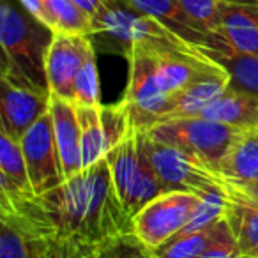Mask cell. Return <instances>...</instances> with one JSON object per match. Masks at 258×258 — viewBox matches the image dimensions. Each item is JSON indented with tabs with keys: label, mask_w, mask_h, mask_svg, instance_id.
<instances>
[{
	"label": "cell",
	"mask_w": 258,
	"mask_h": 258,
	"mask_svg": "<svg viewBox=\"0 0 258 258\" xmlns=\"http://www.w3.org/2000/svg\"><path fill=\"white\" fill-rule=\"evenodd\" d=\"M13 211L27 212L58 239L78 237L99 244L111 235L133 230V219L115 191L106 156Z\"/></svg>",
	"instance_id": "1"
},
{
	"label": "cell",
	"mask_w": 258,
	"mask_h": 258,
	"mask_svg": "<svg viewBox=\"0 0 258 258\" xmlns=\"http://www.w3.org/2000/svg\"><path fill=\"white\" fill-rule=\"evenodd\" d=\"M53 37V30L32 15L22 0H0L2 78L50 92L46 60Z\"/></svg>",
	"instance_id": "2"
},
{
	"label": "cell",
	"mask_w": 258,
	"mask_h": 258,
	"mask_svg": "<svg viewBox=\"0 0 258 258\" xmlns=\"http://www.w3.org/2000/svg\"><path fill=\"white\" fill-rule=\"evenodd\" d=\"M96 50L127 58L135 46H187L131 0H103L92 16L90 32ZM191 48V46H187Z\"/></svg>",
	"instance_id": "3"
},
{
	"label": "cell",
	"mask_w": 258,
	"mask_h": 258,
	"mask_svg": "<svg viewBox=\"0 0 258 258\" xmlns=\"http://www.w3.org/2000/svg\"><path fill=\"white\" fill-rule=\"evenodd\" d=\"M147 133L163 144L186 152L187 156L218 173L223 158L232 149L233 142L240 135V129L197 115L158 122L147 129Z\"/></svg>",
	"instance_id": "4"
},
{
	"label": "cell",
	"mask_w": 258,
	"mask_h": 258,
	"mask_svg": "<svg viewBox=\"0 0 258 258\" xmlns=\"http://www.w3.org/2000/svg\"><path fill=\"white\" fill-rule=\"evenodd\" d=\"M138 131V142L154 170L163 193L170 191H187L200 197L205 195H223L228 191V182L221 175L214 173L187 156L186 152L168 144L152 138L147 131Z\"/></svg>",
	"instance_id": "5"
},
{
	"label": "cell",
	"mask_w": 258,
	"mask_h": 258,
	"mask_svg": "<svg viewBox=\"0 0 258 258\" xmlns=\"http://www.w3.org/2000/svg\"><path fill=\"white\" fill-rule=\"evenodd\" d=\"M106 161L115 191L131 219L149 202L163 195L158 177L140 147L137 129L106 152Z\"/></svg>",
	"instance_id": "6"
},
{
	"label": "cell",
	"mask_w": 258,
	"mask_h": 258,
	"mask_svg": "<svg viewBox=\"0 0 258 258\" xmlns=\"http://www.w3.org/2000/svg\"><path fill=\"white\" fill-rule=\"evenodd\" d=\"M202 197L187 191H170L149 202L133 218V230L152 247L172 240L187 225Z\"/></svg>",
	"instance_id": "7"
},
{
	"label": "cell",
	"mask_w": 258,
	"mask_h": 258,
	"mask_svg": "<svg viewBox=\"0 0 258 258\" xmlns=\"http://www.w3.org/2000/svg\"><path fill=\"white\" fill-rule=\"evenodd\" d=\"M0 258H62V239L20 211H0Z\"/></svg>",
	"instance_id": "8"
},
{
	"label": "cell",
	"mask_w": 258,
	"mask_h": 258,
	"mask_svg": "<svg viewBox=\"0 0 258 258\" xmlns=\"http://www.w3.org/2000/svg\"><path fill=\"white\" fill-rule=\"evenodd\" d=\"M29 177L36 195H44L66 182L60 154L53 135L51 113H44L20 140Z\"/></svg>",
	"instance_id": "9"
},
{
	"label": "cell",
	"mask_w": 258,
	"mask_h": 258,
	"mask_svg": "<svg viewBox=\"0 0 258 258\" xmlns=\"http://www.w3.org/2000/svg\"><path fill=\"white\" fill-rule=\"evenodd\" d=\"M94 50L96 46L90 36L55 32L46 60L48 85L53 96L73 101L76 75Z\"/></svg>",
	"instance_id": "10"
},
{
	"label": "cell",
	"mask_w": 258,
	"mask_h": 258,
	"mask_svg": "<svg viewBox=\"0 0 258 258\" xmlns=\"http://www.w3.org/2000/svg\"><path fill=\"white\" fill-rule=\"evenodd\" d=\"M51 92L20 87L2 78V99H0V131L15 140L23 135L50 111Z\"/></svg>",
	"instance_id": "11"
},
{
	"label": "cell",
	"mask_w": 258,
	"mask_h": 258,
	"mask_svg": "<svg viewBox=\"0 0 258 258\" xmlns=\"http://www.w3.org/2000/svg\"><path fill=\"white\" fill-rule=\"evenodd\" d=\"M131 2L195 50L223 51L230 46L225 37L211 36L207 30L202 29L179 0H131Z\"/></svg>",
	"instance_id": "12"
},
{
	"label": "cell",
	"mask_w": 258,
	"mask_h": 258,
	"mask_svg": "<svg viewBox=\"0 0 258 258\" xmlns=\"http://www.w3.org/2000/svg\"><path fill=\"white\" fill-rule=\"evenodd\" d=\"M36 197L22 145L0 131V211H13Z\"/></svg>",
	"instance_id": "13"
},
{
	"label": "cell",
	"mask_w": 258,
	"mask_h": 258,
	"mask_svg": "<svg viewBox=\"0 0 258 258\" xmlns=\"http://www.w3.org/2000/svg\"><path fill=\"white\" fill-rule=\"evenodd\" d=\"M230 87V76L219 64L207 69L200 76L187 83L184 89L173 94L168 103L165 115L159 122L168 118H182V117H197L205 104L225 92Z\"/></svg>",
	"instance_id": "14"
},
{
	"label": "cell",
	"mask_w": 258,
	"mask_h": 258,
	"mask_svg": "<svg viewBox=\"0 0 258 258\" xmlns=\"http://www.w3.org/2000/svg\"><path fill=\"white\" fill-rule=\"evenodd\" d=\"M51 122L53 135L60 154L62 168L66 179L76 175L83 170L82 165V138H80V124L76 115V104L73 101L62 99L51 94Z\"/></svg>",
	"instance_id": "15"
},
{
	"label": "cell",
	"mask_w": 258,
	"mask_h": 258,
	"mask_svg": "<svg viewBox=\"0 0 258 258\" xmlns=\"http://www.w3.org/2000/svg\"><path fill=\"white\" fill-rule=\"evenodd\" d=\"M225 219L240 253L258 258V202L228 182Z\"/></svg>",
	"instance_id": "16"
},
{
	"label": "cell",
	"mask_w": 258,
	"mask_h": 258,
	"mask_svg": "<svg viewBox=\"0 0 258 258\" xmlns=\"http://www.w3.org/2000/svg\"><path fill=\"white\" fill-rule=\"evenodd\" d=\"M198 117L221 122L235 129L258 127V97L237 89H228L202 108Z\"/></svg>",
	"instance_id": "17"
},
{
	"label": "cell",
	"mask_w": 258,
	"mask_h": 258,
	"mask_svg": "<svg viewBox=\"0 0 258 258\" xmlns=\"http://www.w3.org/2000/svg\"><path fill=\"white\" fill-rule=\"evenodd\" d=\"M218 173L232 184L258 180V127L240 131L223 158Z\"/></svg>",
	"instance_id": "18"
},
{
	"label": "cell",
	"mask_w": 258,
	"mask_h": 258,
	"mask_svg": "<svg viewBox=\"0 0 258 258\" xmlns=\"http://www.w3.org/2000/svg\"><path fill=\"white\" fill-rule=\"evenodd\" d=\"M219 242H235L225 218H221L211 228L173 237L154 251L158 258H200Z\"/></svg>",
	"instance_id": "19"
},
{
	"label": "cell",
	"mask_w": 258,
	"mask_h": 258,
	"mask_svg": "<svg viewBox=\"0 0 258 258\" xmlns=\"http://www.w3.org/2000/svg\"><path fill=\"white\" fill-rule=\"evenodd\" d=\"M211 60L219 64L230 76V87L258 97V57L246 55L228 46L226 50H202Z\"/></svg>",
	"instance_id": "20"
},
{
	"label": "cell",
	"mask_w": 258,
	"mask_h": 258,
	"mask_svg": "<svg viewBox=\"0 0 258 258\" xmlns=\"http://www.w3.org/2000/svg\"><path fill=\"white\" fill-rule=\"evenodd\" d=\"M76 115H78L80 138H82V165L83 168H87L106 156L101 106L76 104Z\"/></svg>",
	"instance_id": "21"
},
{
	"label": "cell",
	"mask_w": 258,
	"mask_h": 258,
	"mask_svg": "<svg viewBox=\"0 0 258 258\" xmlns=\"http://www.w3.org/2000/svg\"><path fill=\"white\" fill-rule=\"evenodd\" d=\"M48 9H50V29L53 32L90 36L92 16L73 0H48Z\"/></svg>",
	"instance_id": "22"
},
{
	"label": "cell",
	"mask_w": 258,
	"mask_h": 258,
	"mask_svg": "<svg viewBox=\"0 0 258 258\" xmlns=\"http://www.w3.org/2000/svg\"><path fill=\"white\" fill-rule=\"evenodd\" d=\"M96 258H158L156 251L135 230L122 232L101 240L96 246Z\"/></svg>",
	"instance_id": "23"
},
{
	"label": "cell",
	"mask_w": 258,
	"mask_h": 258,
	"mask_svg": "<svg viewBox=\"0 0 258 258\" xmlns=\"http://www.w3.org/2000/svg\"><path fill=\"white\" fill-rule=\"evenodd\" d=\"M101 120L104 129V142L106 152L118 145L131 131H133V118L131 108L124 99L115 104H101Z\"/></svg>",
	"instance_id": "24"
},
{
	"label": "cell",
	"mask_w": 258,
	"mask_h": 258,
	"mask_svg": "<svg viewBox=\"0 0 258 258\" xmlns=\"http://www.w3.org/2000/svg\"><path fill=\"white\" fill-rule=\"evenodd\" d=\"M96 53L87 57L85 64L82 66L80 73L76 75L75 89H73V103L87 104V106H101V90H99V73H97Z\"/></svg>",
	"instance_id": "25"
},
{
	"label": "cell",
	"mask_w": 258,
	"mask_h": 258,
	"mask_svg": "<svg viewBox=\"0 0 258 258\" xmlns=\"http://www.w3.org/2000/svg\"><path fill=\"white\" fill-rule=\"evenodd\" d=\"M193 20L211 36H221V2L223 0H179ZM223 37V36H221Z\"/></svg>",
	"instance_id": "26"
},
{
	"label": "cell",
	"mask_w": 258,
	"mask_h": 258,
	"mask_svg": "<svg viewBox=\"0 0 258 258\" xmlns=\"http://www.w3.org/2000/svg\"><path fill=\"white\" fill-rule=\"evenodd\" d=\"M223 29H251L258 27V6L221 2Z\"/></svg>",
	"instance_id": "27"
},
{
	"label": "cell",
	"mask_w": 258,
	"mask_h": 258,
	"mask_svg": "<svg viewBox=\"0 0 258 258\" xmlns=\"http://www.w3.org/2000/svg\"><path fill=\"white\" fill-rule=\"evenodd\" d=\"M221 36L237 51L258 57V27H251V29H223Z\"/></svg>",
	"instance_id": "28"
},
{
	"label": "cell",
	"mask_w": 258,
	"mask_h": 258,
	"mask_svg": "<svg viewBox=\"0 0 258 258\" xmlns=\"http://www.w3.org/2000/svg\"><path fill=\"white\" fill-rule=\"evenodd\" d=\"M96 246L78 237H68L62 239V258H96Z\"/></svg>",
	"instance_id": "29"
},
{
	"label": "cell",
	"mask_w": 258,
	"mask_h": 258,
	"mask_svg": "<svg viewBox=\"0 0 258 258\" xmlns=\"http://www.w3.org/2000/svg\"><path fill=\"white\" fill-rule=\"evenodd\" d=\"M200 258H254V256L240 253L235 242H219L216 246H212L207 253L202 254Z\"/></svg>",
	"instance_id": "30"
},
{
	"label": "cell",
	"mask_w": 258,
	"mask_h": 258,
	"mask_svg": "<svg viewBox=\"0 0 258 258\" xmlns=\"http://www.w3.org/2000/svg\"><path fill=\"white\" fill-rule=\"evenodd\" d=\"M75 4H78L80 8L83 9L85 13H89L90 16H94L97 13V9L101 8L103 0H73Z\"/></svg>",
	"instance_id": "31"
},
{
	"label": "cell",
	"mask_w": 258,
	"mask_h": 258,
	"mask_svg": "<svg viewBox=\"0 0 258 258\" xmlns=\"http://www.w3.org/2000/svg\"><path fill=\"white\" fill-rule=\"evenodd\" d=\"M232 184V182H230ZM232 186H235L237 189H240L242 193H246L247 197H251L253 200L258 202V180H254V182H240V184H232Z\"/></svg>",
	"instance_id": "32"
},
{
	"label": "cell",
	"mask_w": 258,
	"mask_h": 258,
	"mask_svg": "<svg viewBox=\"0 0 258 258\" xmlns=\"http://www.w3.org/2000/svg\"><path fill=\"white\" fill-rule=\"evenodd\" d=\"M223 2H235V4H253V6H258V0H223Z\"/></svg>",
	"instance_id": "33"
}]
</instances>
